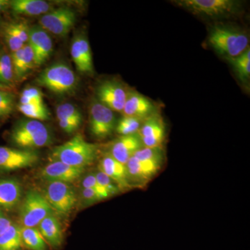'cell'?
<instances>
[{
	"label": "cell",
	"instance_id": "obj_1",
	"mask_svg": "<svg viewBox=\"0 0 250 250\" xmlns=\"http://www.w3.org/2000/svg\"><path fill=\"white\" fill-rule=\"evenodd\" d=\"M98 154V146L87 142L78 134L64 144L54 147L49 159L51 161H60L73 167L85 168L93 164Z\"/></svg>",
	"mask_w": 250,
	"mask_h": 250
},
{
	"label": "cell",
	"instance_id": "obj_2",
	"mask_svg": "<svg viewBox=\"0 0 250 250\" xmlns=\"http://www.w3.org/2000/svg\"><path fill=\"white\" fill-rule=\"evenodd\" d=\"M10 137L14 146L25 150L34 151L38 148L48 146L52 142L48 127L41 121L29 118L18 121Z\"/></svg>",
	"mask_w": 250,
	"mask_h": 250
},
{
	"label": "cell",
	"instance_id": "obj_3",
	"mask_svg": "<svg viewBox=\"0 0 250 250\" xmlns=\"http://www.w3.org/2000/svg\"><path fill=\"white\" fill-rule=\"evenodd\" d=\"M208 43L218 53L228 59L243 53L249 45L246 33L229 26H215L208 35Z\"/></svg>",
	"mask_w": 250,
	"mask_h": 250
},
{
	"label": "cell",
	"instance_id": "obj_4",
	"mask_svg": "<svg viewBox=\"0 0 250 250\" xmlns=\"http://www.w3.org/2000/svg\"><path fill=\"white\" fill-rule=\"evenodd\" d=\"M36 82L49 91L60 95L74 93L78 84L75 72L64 62H56L47 67L39 75Z\"/></svg>",
	"mask_w": 250,
	"mask_h": 250
},
{
	"label": "cell",
	"instance_id": "obj_5",
	"mask_svg": "<svg viewBox=\"0 0 250 250\" xmlns=\"http://www.w3.org/2000/svg\"><path fill=\"white\" fill-rule=\"evenodd\" d=\"M52 213L53 208L44 195L36 190L27 192L20 208V219L24 228H36Z\"/></svg>",
	"mask_w": 250,
	"mask_h": 250
},
{
	"label": "cell",
	"instance_id": "obj_6",
	"mask_svg": "<svg viewBox=\"0 0 250 250\" xmlns=\"http://www.w3.org/2000/svg\"><path fill=\"white\" fill-rule=\"evenodd\" d=\"M175 2L193 14L208 18L228 17L236 14L240 9L239 2L233 0H181Z\"/></svg>",
	"mask_w": 250,
	"mask_h": 250
},
{
	"label": "cell",
	"instance_id": "obj_7",
	"mask_svg": "<svg viewBox=\"0 0 250 250\" xmlns=\"http://www.w3.org/2000/svg\"><path fill=\"white\" fill-rule=\"evenodd\" d=\"M43 195L53 210L62 215H68L77 204L76 192L65 182H48Z\"/></svg>",
	"mask_w": 250,
	"mask_h": 250
},
{
	"label": "cell",
	"instance_id": "obj_8",
	"mask_svg": "<svg viewBox=\"0 0 250 250\" xmlns=\"http://www.w3.org/2000/svg\"><path fill=\"white\" fill-rule=\"evenodd\" d=\"M116 124L114 112L98 100L92 102L89 108V127L94 137L106 139L116 130Z\"/></svg>",
	"mask_w": 250,
	"mask_h": 250
},
{
	"label": "cell",
	"instance_id": "obj_9",
	"mask_svg": "<svg viewBox=\"0 0 250 250\" xmlns=\"http://www.w3.org/2000/svg\"><path fill=\"white\" fill-rule=\"evenodd\" d=\"M77 21L76 14L71 8L62 6L51 10L41 18L39 22L42 29L54 35L64 37L70 32Z\"/></svg>",
	"mask_w": 250,
	"mask_h": 250
},
{
	"label": "cell",
	"instance_id": "obj_10",
	"mask_svg": "<svg viewBox=\"0 0 250 250\" xmlns=\"http://www.w3.org/2000/svg\"><path fill=\"white\" fill-rule=\"evenodd\" d=\"M164 163L139 160L132 156L126 166L128 177L132 187H145L162 168Z\"/></svg>",
	"mask_w": 250,
	"mask_h": 250
},
{
	"label": "cell",
	"instance_id": "obj_11",
	"mask_svg": "<svg viewBox=\"0 0 250 250\" xmlns=\"http://www.w3.org/2000/svg\"><path fill=\"white\" fill-rule=\"evenodd\" d=\"M39 159L35 151L0 146V170L9 172L31 167Z\"/></svg>",
	"mask_w": 250,
	"mask_h": 250
},
{
	"label": "cell",
	"instance_id": "obj_12",
	"mask_svg": "<svg viewBox=\"0 0 250 250\" xmlns=\"http://www.w3.org/2000/svg\"><path fill=\"white\" fill-rule=\"evenodd\" d=\"M128 92L120 82L106 81L99 85L97 97L100 103L113 112L123 113Z\"/></svg>",
	"mask_w": 250,
	"mask_h": 250
},
{
	"label": "cell",
	"instance_id": "obj_13",
	"mask_svg": "<svg viewBox=\"0 0 250 250\" xmlns=\"http://www.w3.org/2000/svg\"><path fill=\"white\" fill-rule=\"evenodd\" d=\"M144 147H162L166 138V126L160 116L153 114L143 121L139 132Z\"/></svg>",
	"mask_w": 250,
	"mask_h": 250
},
{
	"label": "cell",
	"instance_id": "obj_14",
	"mask_svg": "<svg viewBox=\"0 0 250 250\" xmlns=\"http://www.w3.org/2000/svg\"><path fill=\"white\" fill-rule=\"evenodd\" d=\"M27 44L34 52L35 65L37 66L42 65L53 51V42L50 36L41 26L29 28Z\"/></svg>",
	"mask_w": 250,
	"mask_h": 250
},
{
	"label": "cell",
	"instance_id": "obj_15",
	"mask_svg": "<svg viewBox=\"0 0 250 250\" xmlns=\"http://www.w3.org/2000/svg\"><path fill=\"white\" fill-rule=\"evenodd\" d=\"M85 168L73 167L60 161H51L42 169L41 178L47 182H60L71 183L80 178Z\"/></svg>",
	"mask_w": 250,
	"mask_h": 250
},
{
	"label": "cell",
	"instance_id": "obj_16",
	"mask_svg": "<svg viewBox=\"0 0 250 250\" xmlns=\"http://www.w3.org/2000/svg\"><path fill=\"white\" fill-rule=\"evenodd\" d=\"M98 170L110 177L118 186L121 191H126L132 188L128 177L126 166L117 161L108 153L100 161Z\"/></svg>",
	"mask_w": 250,
	"mask_h": 250
},
{
	"label": "cell",
	"instance_id": "obj_17",
	"mask_svg": "<svg viewBox=\"0 0 250 250\" xmlns=\"http://www.w3.org/2000/svg\"><path fill=\"white\" fill-rule=\"evenodd\" d=\"M70 54L77 70L81 73L93 72V57L88 39L84 36L78 35L73 39Z\"/></svg>",
	"mask_w": 250,
	"mask_h": 250
},
{
	"label": "cell",
	"instance_id": "obj_18",
	"mask_svg": "<svg viewBox=\"0 0 250 250\" xmlns=\"http://www.w3.org/2000/svg\"><path fill=\"white\" fill-rule=\"evenodd\" d=\"M142 147V141L139 134L121 136L112 143L108 154L125 165L135 153Z\"/></svg>",
	"mask_w": 250,
	"mask_h": 250
},
{
	"label": "cell",
	"instance_id": "obj_19",
	"mask_svg": "<svg viewBox=\"0 0 250 250\" xmlns=\"http://www.w3.org/2000/svg\"><path fill=\"white\" fill-rule=\"evenodd\" d=\"M155 107L149 99L136 91L128 92L127 98L123 108L124 116L134 117L145 120L152 116Z\"/></svg>",
	"mask_w": 250,
	"mask_h": 250
},
{
	"label": "cell",
	"instance_id": "obj_20",
	"mask_svg": "<svg viewBox=\"0 0 250 250\" xmlns=\"http://www.w3.org/2000/svg\"><path fill=\"white\" fill-rule=\"evenodd\" d=\"M22 195V186L17 179H0V208L11 210L17 207Z\"/></svg>",
	"mask_w": 250,
	"mask_h": 250
},
{
	"label": "cell",
	"instance_id": "obj_21",
	"mask_svg": "<svg viewBox=\"0 0 250 250\" xmlns=\"http://www.w3.org/2000/svg\"><path fill=\"white\" fill-rule=\"evenodd\" d=\"M11 56L16 80H22L36 65L34 52L28 44Z\"/></svg>",
	"mask_w": 250,
	"mask_h": 250
},
{
	"label": "cell",
	"instance_id": "obj_22",
	"mask_svg": "<svg viewBox=\"0 0 250 250\" xmlns=\"http://www.w3.org/2000/svg\"><path fill=\"white\" fill-rule=\"evenodd\" d=\"M39 230L44 239L52 248L58 249L62 246L63 235L62 225L54 213L46 217L39 225Z\"/></svg>",
	"mask_w": 250,
	"mask_h": 250
},
{
	"label": "cell",
	"instance_id": "obj_23",
	"mask_svg": "<svg viewBox=\"0 0 250 250\" xmlns=\"http://www.w3.org/2000/svg\"><path fill=\"white\" fill-rule=\"evenodd\" d=\"M10 9L14 14L27 16H37L51 11V5L43 0H14Z\"/></svg>",
	"mask_w": 250,
	"mask_h": 250
},
{
	"label": "cell",
	"instance_id": "obj_24",
	"mask_svg": "<svg viewBox=\"0 0 250 250\" xmlns=\"http://www.w3.org/2000/svg\"><path fill=\"white\" fill-rule=\"evenodd\" d=\"M22 246L29 250H48L47 242L36 228L21 229Z\"/></svg>",
	"mask_w": 250,
	"mask_h": 250
},
{
	"label": "cell",
	"instance_id": "obj_25",
	"mask_svg": "<svg viewBox=\"0 0 250 250\" xmlns=\"http://www.w3.org/2000/svg\"><path fill=\"white\" fill-rule=\"evenodd\" d=\"M21 226L12 223L0 234V250H21L22 247Z\"/></svg>",
	"mask_w": 250,
	"mask_h": 250
},
{
	"label": "cell",
	"instance_id": "obj_26",
	"mask_svg": "<svg viewBox=\"0 0 250 250\" xmlns=\"http://www.w3.org/2000/svg\"><path fill=\"white\" fill-rule=\"evenodd\" d=\"M236 70L237 75L243 82H248L250 76V49L248 48L243 53L234 58L228 59Z\"/></svg>",
	"mask_w": 250,
	"mask_h": 250
},
{
	"label": "cell",
	"instance_id": "obj_27",
	"mask_svg": "<svg viewBox=\"0 0 250 250\" xmlns=\"http://www.w3.org/2000/svg\"><path fill=\"white\" fill-rule=\"evenodd\" d=\"M18 110L29 119L35 120V121H47L50 116L48 108L44 104V103L20 104L18 106Z\"/></svg>",
	"mask_w": 250,
	"mask_h": 250
},
{
	"label": "cell",
	"instance_id": "obj_28",
	"mask_svg": "<svg viewBox=\"0 0 250 250\" xmlns=\"http://www.w3.org/2000/svg\"><path fill=\"white\" fill-rule=\"evenodd\" d=\"M143 120L134 117L123 116L117 123L116 131L121 136L138 134L142 126Z\"/></svg>",
	"mask_w": 250,
	"mask_h": 250
},
{
	"label": "cell",
	"instance_id": "obj_29",
	"mask_svg": "<svg viewBox=\"0 0 250 250\" xmlns=\"http://www.w3.org/2000/svg\"><path fill=\"white\" fill-rule=\"evenodd\" d=\"M58 120H67L82 125V115L79 108L71 103H64L59 105L56 109Z\"/></svg>",
	"mask_w": 250,
	"mask_h": 250
},
{
	"label": "cell",
	"instance_id": "obj_30",
	"mask_svg": "<svg viewBox=\"0 0 250 250\" xmlns=\"http://www.w3.org/2000/svg\"><path fill=\"white\" fill-rule=\"evenodd\" d=\"M15 79L14 66L11 56L8 54L0 55V83L11 85Z\"/></svg>",
	"mask_w": 250,
	"mask_h": 250
},
{
	"label": "cell",
	"instance_id": "obj_31",
	"mask_svg": "<svg viewBox=\"0 0 250 250\" xmlns=\"http://www.w3.org/2000/svg\"><path fill=\"white\" fill-rule=\"evenodd\" d=\"M139 160H149L164 163L165 161V151L164 147H142L135 153L134 156Z\"/></svg>",
	"mask_w": 250,
	"mask_h": 250
},
{
	"label": "cell",
	"instance_id": "obj_32",
	"mask_svg": "<svg viewBox=\"0 0 250 250\" xmlns=\"http://www.w3.org/2000/svg\"><path fill=\"white\" fill-rule=\"evenodd\" d=\"M37 103H44L43 94L39 88L31 87L22 90L20 98V104Z\"/></svg>",
	"mask_w": 250,
	"mask_h": 250
},
{
	"label": "cell",
	"instance_id": "obj_33",
	"mask_svg": "<svg viewBox=\"0 0 250 250\" xmlns=\"http://www.w3.org/2000/svg\"><path fill=\"white\" fill-rule=\"evenodd\" d=\"M14 95L6 90L0 89V118L11 114L14 110Z\"/></svg>",
	"mask_w": 250,
	"mask_h": 250
},
{
	"label": "cell",
	"instance_id": "obj_34",
	"mask_svg": "<svg viewBox=\"0 0 250 250\" xmlns=\"http://www.w3.org/2000/svg\"><path fill=\"white\" fill-rule=\"evenodd\" d=\"M4 36L5 41L11 52H15L22 48L25 44L23 43L14 29L11 27V24H8L4 28Z\"/></svg>",
	"mask_w": 250,
	"mask_h": 250
},
{
	"label": "cell",
	"instance_id": "obj_35",
	"mask_svg": "<svg viewBox=\"0 0 250 250\" xmlns=\"http://www.w3.org/2000/svg\"><path fill=\"white\" fill-rule=\"evenodd\" d=\"M95 175L99 184L106 189V191L109 193L111 197L114 196V195L121 192L118 186L110 177H108L107 175L103 173L101 171H97Z\"/></svg>",
	"mask_w": 250,
	"mask_h": 250
},
{
	"label": "cell",
	"instance_id": "obj_36",
	"mask_svg": "<svg viewBox=\"0 0 250 250\" xmlns=\"http://www.w3.org/2000/svg\"><path fill=\"white\" fill-rule=\"evenodd\" d=\"M82 187L83 188H92L96 190L97 192L104 199L109 198L111 195L106 191V189L102 187L95 177V173H90L86 175L82 180Z\"/></svg>",
	"mask_w": 250,
	"mask_h": 250
},
{
	"label": "cell",
	"instance_id": "obj_37",
	"mask_svg": "<svg viewBox=\"0 0 250 250\" xmlns=\"http://www.w3.org/2000/svg\"><path fill=\"white\" fill-rule=\"evenodd\" d=\"M81 197L85 205H93L104 200L103 197L96 190L92 188H83L81 192Z\"/></svg>",
	"mask_w": 250,
	"mask_h": 250
},
{
	"label": "cell",
	"instance_id": "obj_38",
	"mask_svg": "<svg viewBox=\"0 0 250 250\" xmlns=\"http://www.w3.org/2000/svg\"><path fill=\"white\" fill-rule=\"evenodd\" d=\"M58 121L61 129L64 132L68 134H73L75 131L78 129L81 125L78 123H75V122L67 121V120H58Z\"/></svg>",
	"mask_w": 250,
	"mask_h": 250
},
{
	"label": "cell",
	"instance_id": "obj_39",
	"mask_svg": "<svg viewBox=\"0 0 250 250\" xmlns=\"http://www.w3.org/2000/svg\"><path fill=\"white\" fill-rule=\"evenodd\" d=\"M12 223L11 219L8 218L3 210L0 208V234L4 232Z\"/></svg>",
	"mask_w": 250,
	"mask_h": 250
},
{
	"label": "cell",
	"instance_id": "obj_40",
	"mask_svg": "<svg viewBox=\"0 0 250 250\" xmlns=\"http://www.w3.org/2000/svg\"><path fill=\"white\" fill-rule=\"evenodd\" d=\"M11 1L9 0H0V13L4 12L6 10L10 9Z\"/></svg>",
	"mask_w": 250,
	"mask_h": 250
},
{
	"label": "cell",
	"instance_id": "obj_41",
	"mask_svg": "<svg viewBox=\"0 0 250 250\" xmlns=\"http://www.w3.org/2000/svg\"><path fill=\"white\" fill-rule=\"evenodd\" d=\"M5 86H6V85H4L1 84V83H0V89L3 90V88H4Z\"/></svg>",
	"mask_w": 250,
	"mask_h": 250
},
{
	"label": "cell",
	"instance_id": "obj_42",
	"mask_svg": "<svg viewBox=\"0 0 250 250\" xmlns=\"http://www.w3.org/2000/svg\"><path fill=\"white\" fill-rule=\"evenodd\" d=\"M0 26H1V21H0Z\"/></svg>",
	"mask_w": 250,
	"mask_h": 250
}]
</instances>
